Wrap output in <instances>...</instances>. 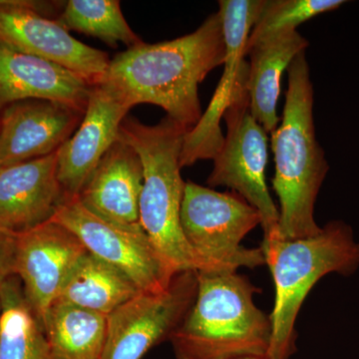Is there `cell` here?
I'll use <instances>...</instances> for the list:
<instances>
[{
	"instance_id": "obj_1",
	"label": "cell",
	"mask_w": 359,
	"mask_h": 359,
	"mask_svg": "<svg viewBox=\"0 0 359 359\" xmlns=\"http://www.w3.org/2000/svg\"><path fill=\"white\" fill-rule=\"evenodd\" d=\"M224 59L226 41L218 11L190 34L159 43L143 41L117 54L103 81L119 90L133 107L159 106L167 117L190 131L203 115L199 85L224 65Z\"/></svg>"
},
{
	"instance_id": "obj_2",
	"label": "cell",
	"mask_w": 359,
	"mask_h": 359,
	"mask_svg": "<svg viewBox=\"0 0 359 359\" xmlns=\"http://www.w3.org/2000/svg\"><path fill=\"white\" fill-rule=\"evenodd\" d=\"M287 76L282 122L271 134L276 164L273 189L280 201L276 241H294L320 233L314 219V205L330 170L316 140L313 86L306 51L292 61Z\"/></svg>"
},
{
	"instance_id": "obj_3",
	"label": "cell",
	"mask_w": 359,
	"mask_h": 359,
	"mask_svg": "<svg viewBox=\"0 0 359 359\" xmlns=\"http://www.w3.org/2000/svg\"><path fill=\"white\" fill-rule=\"evenodd\" d=\"M259 292L237 271H198L195 301L169 337L177 359L268 358L271 323L255 304Z\"/></svg>"
},
{
	"instance_id": "obj_4",
	"label": "cell",
	"mask_w": 359,
	"mask_h": 359,
	"mask_svg": "<svg viewBox=\"0 0 359 359\" xmlns=\"http://www.w3.org/2000/svg\"><path fill=\"white\" fill-rule=\"evenodd\" d=\"M188 131L167 116L156 125L126 117L118 136L140 157L144 171L140 224L174 275L200 271L199 261L187 243L181 226L186 182L182 179L180 158Z\"/></svg>"
},
{
	"instance_id": "obj_5",
	"label": "cell",
	"mask_w": 359,
	"mask_h": 359,
	"mask_svg": "<svg viewBox=\"0 0 359 359\" xmlns=\"http://www.w3.org/2000/svg\"><path fill=\"white\" fill-rule=\"evenodd\" d=\"M261 248L276 289L268 359H290L297 349L295 321L304 299L328 273L349 276L358 271L359 242L351 226L332 221L313 237Z\"/></svg>"
},
{
	"instance_id": "obj_6",
	"label": "cell",
	"mask_w": 359,
	"mask_h": 359,
	"mask_svg": "<svg viewBox=\"0 0 359 359\" xmlns=\"http://www.w3.org/2000/svg\"><path fill=\"white\" fill-rule=\"evenodd\" d=\"M261 224L259 212L237 194L186 182L181 226L199 261V273H233L242 266L266 264L262 248L242 245L245 236Z\"/></svg>"
},
{
	"instance_id": "obj_7",
	"label": "cell",
	"mask_w": 359,
	"mask_h": 359,
	"mask_svg": "<svg viewBox=\"0 0 359 359\" xmlns=\"http://www.w3.org/2000/svg\"><path fill=\"white\" fill-rule=\"evenodd\" d=\"M248 68L247 62L224 111L226 134L207 182L231 189L259 212L266 247L278 240V209L266 185L268 134L250 112Z\"/></svg>"
},
{
	"instance_id": "obj_8",
	"label": "cell",
	"mask_w": 359,
	"mask_h": 359,
	"mask_svg": "<svg viewBox=\"0 0 359 359\" xmlns=\"http://www.w3.org/2000/svg\"><path fill=\"white\" fill-rule=\"evenodd\" d=\"M198 290V271L177 273L162 292H141L107 316V337L101 359H141L169 339L191 309Z\"/></svg>"
},
{
	"instance_id": "obj_9",
	"label": "cell",
	"mask_w": 359,
	"mask_h": 359,
	"mask_svg": "<svg viewBox=\"0 0 359 359\" xmlns=\"http://www.w3.org/2000/svg\"><path fill=\"white\" fill-rule=\"evenodd\" d=\"M51 221L72 231L89 254L120 269L141 292H162L174 278L143 230L110 223L90 212L78 197L65 199Z\"/></svg>"
},
{
	"instance_id": "obj_10",
	"label": "cell",
	"mask_w": 359,
	"mask_h": 359,
	"mask_svg": "<svg viewBox=\"0 0 359 359\" xmlns=\"http://www.w3.org/2000/svg\"><path fill=\"white\" fill-rule=\"evenodd\" d=\"M42 6L30 0H1L0 43L62 66L92 86L101 83L110 65L107 53L71 36L58 20L43 15Z\"/></svg>"
},
{
	"instance_id": "obj_11",
	"label": "cell",
	"mask_w": 359,
	"mask_h": 359,
	"mask_svg": "<svg viewBox=\"0 0 359 359\" xmlns=\"http://www.w3.org/2000/svg\"><path fill=\"white\" fill-rule=\"evenodd\" d=\"M86 252L72 231L51 219L16 233L14 276L41 323Z\"/></svg>"
},
{
	"instance_id": "obj_12",
	"label": "cell",
	"mask_w": 359,
	"mask_h": 359,
	"mask_svg": "<svg viewBox=\"0 0 359 359\" xmlns=\"http://www.w3.org/2000/svg\"><path fill=\"white\" fill-rule=\"evenodd\" d=\"M264 4V0H219V13L226 41L223 76L200 121L187 132L180 158L182 168L192 166L200 160L214 159L223 145L219 124L238 76L247 65L245 45Z\"/></svg>"
},
{
	"instance_id": "obj_13",
	"label": "cell",
	"mask_w": 359,
	"mask_h": 359,
	"mask_svg": "<svg viewBox=\"0 0 359 359\" xmlns=\"http://www.w3.org/2000/svg\"><path fill=\"white\" fill-rule=\"evenodd\" d=\"M132 108L112 84L103 81L92 86L79 127L57 151L58 180L65 199L78 197L103 156L118 140L122 122Z\"/></svg>"
},
{
	"instance_id": "obj_14",
	"label": "cell",
	"mask_w": 359,
	"mask_h": 359,
	"mask_svg": "<svg viewBox=\"0 0 359 359\" xmlns=\"http://www.w3.org/2000/svg\"><path fill=\"white\" fill-rule=\"evenodd\" d=\"M84 113L47 100L18 101L0 111V167L57 152Z\"/></svg>"
},
{
	"instance_id": "obj_15",
	"label": "cell",
	"mask_w": 359,
	"mask_h": 359,
	"mask_svg": "<svg viewBox=\"0 0 359 359\" xmlns=\"http://www.w3.org/2000/svg\"><path fill=\"white\" fill-rule=\"evenodd\" d=\"M143 165L131 146L118 139L103 156L78 199L90 212L131 230L140 224Z\"/></svg>"
},
{
	"instance_id": "obj_16",
	"label": "cell",
	"mask_w": 359,
	"mask_h": 359,
	"mask_svg": "<svg viewBox=\"0 0 359 359\" xmlns=\"http://www.w3.org/2000/svg\"><path fill=\"white\" fill-rule=\"evenodd\" d=\"M65 199L57 152L0 167V224L23 231L50 221Z\"/></svg>"
},
{
	"instance_id": "obj_17",
	"label": "cell",
	"mask_w": 359,
	"mask_h": 359,
	"mask_svg": "<svg viewBox=\"0 0 359 359\" xmlns=\"http://www.w3.org/2000/svg\"><path fill=\"white\" fill-rule=\"evenodd\" d=\"M91 88L62 66L0 43V111L9 104L36 99L85 113Z\"/></svg>"
},
{
	"instance_id": "obj_18",
	"label": "cell",
	"mask_w": 359,
	"mask_h": 359,
	"mask_svg": "<svg viewBox=\"0 0 359 359\" xmlns=\"http://www.w3.org/2000/svg\"><path fill=\"white\" fill-rule=\"evenodd\" d=\"M309 44L297 29L285 30L245 49V56L250 57L247 90L250 112L266 134H273L280 125L276 108L283 71Z\"/></svg>"
},
{
	"instance_id": "obj_19",
	"label": "cell",
	"mask_w": 359,
	"mask_h": 359,
	"mask_svg": "<svg viewBox=\"0 0 359 359\" xmlns=\"http://www.w3.org/2000/svg\"><path fill=\"white\" fill-rule=\"evenodd\" d=\"M0 359H58L16 276L0 285Z\"/></svg>"
},
{
	"instance_id": "obj_20",
	"label": "cell",
	"mask_w": 359,
	"mask_h": 359,
	"mask_svg": "<svg viewBox=\"0 0 359 359\" xmlns=\"http://www.w3.org/2000/svg\"><path fill=\"white\" fill-rule=\"evenodd\" d=\"M140 292L128 276L87 252L73 269L57 301L108 316Z\"/></svg>"
},
{
	"instance_id": "obj_21",
	"label": "cell",
	"mask_w": 359,
	"mask_h": 359,
	"mask_svg": "<svg viewBox=\"0 0 359 359\" xmlns=\"http://www.w3.org/2000/svg\"><path fill=\"white\" fill-rule=\"evenodd\" d=\"M45 334L58 359H101L107 316L62 301L54 302L43 320Z\"/></svg>"
},
{
	"instance_id": "obj_22",
	"label": "cell",
	"mask_w": 359,
	"mask_h": 359,
	"mask_svg": "<svg viewBox=\"0 0 359 359\" xmlns=\"http://www.w3.org/2000/svg\"><path fill=\"white\" fill-rule=\"evenodd\" d=\"M58 22L68 32L95 37L111 47L123 43L131 48L143 42L125 20L118 0H69Z\"/></svg>"
},
{
	"instance_id": "obj_23",
	"label": "cell",
	"mask_w": 359,
	"mask_h": 359,
	"mask_svg": "<svg viewBox=\"0 0 359 359\" xmlns=\"http://www.w3.org/2000/svg\"><path fill=\"white\" fill-rule=\"evenodd\" d=\"M344 4V0H264L245 49L269 35L297 29V26L314 16L334 11Z\"/></svg>"
},
{
	"instance_id": "obj_24",
	"label": "cell",
	"mask_w": 359,
	"mask_h": 359,
	"mask_svg": "<svg viewBox=\"0 0 359 359\" xmlns=\"http://www.w3.org/2000/svg\"><path fill=\"white\" fill-rule=\"evenodd\" d=\"M16 233L0 224V285L14 276Z\"/></svg>"
},
{
	"instance_id": "obj_25",
	"label": "cell",
	"mask_w": 359,
	"mask_h": 359,
	"mask_svg": "<svg viewBox=\"0 0 359 359\" xmlns=\"http://www.w3.org/2000/svg\"><path fill=\"white\" fill-rule=\"evenodd\" d=\"M240 359H268L266 358H240Z\"/></svg>"
},
{
	"instance_id": "obj_26",
	"label": "cell",
	"mask_w": 359,
	"mask_h": 359,
	"mask_svg": "<svg viewBox=\"0 0 359 359\" xmlns=\"http://www.w3.org/2000/svg\"><path fill=\"white\" fill-rule=\"evenodd\" d=\"M0 1H1V0H0Z\"/></svg>"
}]
</instances>
